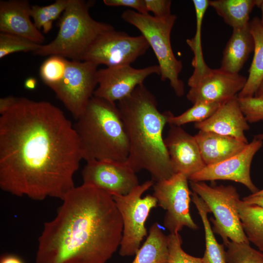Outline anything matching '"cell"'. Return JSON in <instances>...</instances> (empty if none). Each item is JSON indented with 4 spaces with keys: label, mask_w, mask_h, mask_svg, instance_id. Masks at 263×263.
<instances>
[{
    "label": "cell",
    "mask_w": 263,
    "mask_h": 263,
    "mask_svg": "<svg viewBox=\"0 0 263 263\" xmlns=\"http://www.w3.org/2000/svg\"><path fill=\"white\" fill-rule=\"evenodd\" d=\"M82 159L75 127L53 104L18 97L0 116V188L16 196L62 200Z\"/></svg>",
    "instance_id": "1"
},
{
    "label": "cell",
    "mask_w": 263,
    "mask_h": 263,
    "mask_svg": "<svg viewBox=\"0 0 263 263\" xmlns=\"http://www.w3.org/2000/svg\"><path fill=\"white\" fill-rule=\"evenodd\" d=\"M45 222L36 263H105L120 246L123 223L111 195L82 184Z\"/></svg>",
    "instance_id": "2"
},
{
    "label": "cell",
    "mask_w": 263,
    "mask_h": 263,
    "mask_svg": "<svg viewBox=\"0 0 263 263\" xmlns=\"http://www.w3.org/2000/svg\"><path fill=\"white\" fill-rule=\"evenodd\" d=\"M129 141L127 162L135 172L148 171L152 180L170 178L174 172L163 136L172 113H161L154 95L144 84L117 104Z\"/></svg>",
    "instance_id": "3"
},
{
    "label": "cell",
    "mask_w": 263,
    "mask_h": 263,
    "mask_svg": "<svg viewBox=\"0 0 263 263\" xmlns=\"http://www.w3.org/2000/svg\"><path fill=\"white\" fill-rule=\"evenodd\" d=\"M76 120L82 159L127 161L129 141L115 102L93 96Z\"/></svg>",
    "instance_id": "4"
},
{
    "label": "cell",
    "mask_w": 263,
    "mask_h": 263,
    "mask_svg": "<svg viewBox=\"0 0 263 263\" xmlns=\"http://www.w3.org/2000/svg\"><path fill=\"white\" fill-rule=\"evenodd\" d=\"M92 1L69 0L60 19L59 30L52 41L33 53L40 56L58 55L82 61L94 41L102 34L114 29L108 23L95 20L90 16Z\"/></svg>",
    "instance_id": "5"
},
{
    "label": "cell",
    "mask_w": 263,
    "mask_h": 263,
    "mask_svg": "<svg viewBox=\"0 0 263 263\" xmlns=\"http://www.w3.org/2000/svg\"><path fill=\"white\" fill-rule=\"evenodd\" d=\"M126 22L136 27L153 51L160 70L161 80H169L178 96L184 94V84L179 78L183 68L181 60L175 56L171 47L170 35L177 17L175 15L158 18L128 9L121 15Z\"/></svg>",
    "instance_id": "6"
},
{
    "label": "cell",
    "mask_w": 263,
    "mask_h": 263,
    "mask_svg": "<svg viewBox=\"0 0 263 263\" xmlns=\"http://www.w3.org/2000/svg\"><path fill=\"white\" fill-rule=\"evenodd\" d=\"M190 186L213 213L214 219H210L213 231L221 237L225 245L229 241L249 243L239 217L237 204L240 196L234 187L211 186L204 182L193 181H190Z\"/></svg>",
    "instance_id": "7"
},
{
    "label": "cell",
    "mask_w": 263,
    "mask_h": 263,
    "mask_svg": "<svg viewBox=\"0 0 263 263\" xmlns=\"http://www.w3.org/2000/svg\"><path fill=\"white\" fill-rule=\"evenodd\" d=\"M153 185V180H148L134 188L127 194L112 196L123 223L119 251L122 256L135 255L147 235L145 222L151 210L156 207L157 201L153 195L149 194L144 197L142 195Z\"/></svg>",
    "instance_id": "8"
},
{
    "label": "cell",
    "mask_w": 263,
    "mask_h": 263,
    "mask_svg": "<svg viewBox=\"0 0 263 263\" xmlns=\"http://www.w3.org/2000/svg\"><path fill=\"white\" fill-rule=\"evenodd\" d=\"M97 65L68 60L62 80L51 89L76 120L83 113L97 86Z\"/></svg>",
    "instance_id": "9"
},
{
    "label": "cell",
    "mask_w": 263,
    "mask_h": 263,
    "mask_svg": "<svg viewBox=\"0 0 263 263\" xmlns=\"http://www.w3.org/2000/svg\"><path fill=\"white\" fill-rule=\"evenodd\" d=\"M188 178L181 173L154 184L153 195L157 205L166 210L164 225L170 234L179 233L184 227L198 228L190 213V196Z\"/></svg>",
    "instance_id": "10"
},
{
    "label": "cell",
    "mask_w": 263,
    "mask_h": 263,
    "mask_svg": "<svg viewBox=\"0 0 263 263\" xmlns=\"http://www.w3.org/2000/svg\"><path fill=\"white\" fill-rule=\"evenodd\" d=\"M149 47L142 35L131 36L113 29L103 33L94 41L82 61L107 67L129 65L143 55Z\"/></svg>",
    "instance_id": "11"
},
{
    "label": "cell",
    "mask_w": 263,
    "mask_h": 263,
    "mask_svg": "<svg viewBox=\"0 0 263 263\" xmlns=\"http://www.w3.org/2000/svg\"><path fill=\"white\" fill-rule=\"evenodd\" d=\"M86 162L82 171L83 184L102 189L112 196L127 194L139 185L136 172L127 161Z\"/></svg>",
    "instance_id": "12"
},
{
    "label": "cell",
    "mask_w": 263,
    "mask_h": 263,
    "mask_svg": "<svg viewBox=\"0 0 263 263\" xmlns=\"http://www.w3.org/2000/svg\"><path fill=\"white\" fill-rule=\"evenodd\" d=\"M153 74L160 75L158 65L139 69L129 65L98 70V85L94 96L118 102L130 95L137 86Z\"/></svg>",
    "instance_id": "13"
},
{
    "label": "cell",
    "mask_w": 263,
    "mask_h": 263,
    "mask_svg": "<svg viewBox=\"0 0 263 263\" xmlns=\"http://www.w3.org/2000/svg\"><path fill=\"white\" fill-rule=\"evenodd\" d=\"M262 146L263 141L254 138L239 153L218 163L206 166L188 180L193 182L230 180L244 185L255 193L259 189L251 179L250 167L254 155Z\"/></svg>",
    "instance_id": "14"
},
{
    "label": "cell",
    "mask_w": 263,
    "mask_h": 263,
    "mask_svg": "<svg viewBox=\"0 0 263 263\" xmlns=\"http://www.w3.org/2000/svg\"><path fill=\"white\" fill-rule=\"evenodd\" d=\"M247 78L239 74H231L210 69L203 75L188 83L190 89L187 99L193 104L200 102L224 103L237 95L244 87Z\"/></svg>",
    "instance_id": "15"
},
{
    "label": "cell",
    "mask_w": 263,
    "mask_h": 263,
    "mask_svg": "<svg viewBox=\"0 0 263 263\" xmlns=\"http://www.w3.org/2000/svg\"><path fill=\"white\" fill-rule=\"evenodd\" d=\"M164 138L174 173H181L188 179L205 165L194 136L179 126H170Z\"/></svg>",
    "instance_id": "16"
},
{
    "label": "cell",
    "mask_w": 263,
    "mask_h": 263,
    "mask_svg": "<svg viewBox=\"0 0 263 263\" xmlns=\"http://www.w3.org/2000/svg\"><path fill=\"white\" fill-rule=\"evenodd\" d=\"M199 131L213 132L248 143L244 132L249 129L248 122L243 113L236 95L225 101L206 120L196 123Z\"/></svg>",
    "instance_id": "17"
},
{
    "label": "cell",
    "mask_w": 263,
    "mask_h": 263,
    "mask_svg": "<svg viewBox=\"0 0 263 263\" xmlns=\"http://www.w3.org/2000/svg\"><path fill=\"white\" fill-rule=\"evenodd\" d=\"M31 5L26 0L0 1V31L42 44L45 38L31 20Z\"/></svg>",
    "instance_id": "18"
},
{
    "label": "cell",
    "mask_w": 263,
    "mask_h": 263,
    "mask_svg": "<svg viewBox=\"0 0 263 263\" xmlns=\"http://www.w3.org/2000/svg\"><path fill=\"white\" fill-rule=\"evenodd\" d=\"M206 166L221 162L242 151L248 144L234 138L199 131L194 135Z\"/></svg>",
    "instance_id": "19"
},
{
    "label": "cell",
    "mask_w": 263,
    "mask_h": 263,
    "mask_svg": "<svg viewBox=\"0 0 263 263\" xmlns=\"http://www.w3.org/2000/svg\"><path fill=\"white\" fill-rule=\"evenodd\" d=\"M254 48V39L249 24L243 28L233 29L223 51L220 69L229 73L239 74Z\"/></svg>",
    "instance_id": "20"
},
{
    "label": "cell",
    "mask_w": 263,
    "mask_h": 263,
    "mask_svg": "<svg viewBox=\"0 0 263 263\" xmlns=\"http://www.w3.org/2000/svg\"><path fill=\"white\" fill-rule=\"evenodd\" d=\"M249 28L254 42V56L246 84L237 94L238 98L254 96L263 79V27L260 19L254 17L249 21Z\"/></svg>",
    "instance_id": "21"
},
{
    "label": "cell",
    "mask_w": 263,
    "mask_h": 263,
    "mask_svg": "<svg viewBox=\"0 0 263 263\" xmlns=\"http://www.w3.org/2000/svg\"><path fill=\"white\" fill-rule=\"evenodd\" d=\"M258 0H209V6L233 29L245 27L249 24V16Z\"/></svg>",
    "instance_id": "22"
},
{
    "label": "cell",
    "mask_w": 263,
    "mask_h": 263,
    "mask_svg": "<svg viewBox=\"0 0 263 263\" xmlns=\"http://www.w3.org/2000/svg\"><path fill=\"white\" fill-rule=\"evenodd\" d=\"M169 257L167 236L157 223L153 224L149 235L132 263H166Z\"/></svg>",
    "instance_id": "23"
},
{
    "label": "cell",
    "mask_w": 263,
    "mask_h": 263,
    "mask_svg": "<svg viewBox=\"0 0 263 263\" xmlns=\"http://www.w3.org/2000/svg\"><path fill=\"white\" fill-rule=\"evenodd\" d=\"M191 200L197 208L204 228L206 249L202 258L203 263H227L225 245L218 243L208 219L209 209L203 200L194 192L191 194Z\"/></svg>",
    "instance_id": "24"
},
{
    "label": "cell",
    "mask_w": 263,
    "mask_h": 263,
    "mask_svg": "<svg viewBox=\"0 0 263 263\" xmlns=\"http://www.w3.org/2000/svg\"><path fill=\"white\" fill-rule=\"evenodd\" d=\"M209 0H193L196 20V29L194 37L188 39L186 42L194 54L192 65L194 67L192 75L189 77L188 83L194 81L208 72L210 68L205 62L201 43V31L203 20L205 13L209 6Z\"/></svg>",
    "instance_id": "25"
},
{
    "label": "cell",
    "mask_w": 263,
    "mask_h": 263,
    "mask_svg": "<svg viewBox=\"0 0 263 263\" xmlns=\"http://www.w3.org/2000/svg\"><path fill=\"white\" fill-rule=\"evenodd\" d=\"M237 207L243 229L249 242L263 253V207L240 200Z\"/></svg>",
    "instance_id": "26"
},
{
    "label": "cell",
    "mask_w": 263,
    "mask_h": 263,
    "mask_svg": "<svg viewBox=\"0 0 263 263\" xmlns=\"http://www.w3.org/2000/svg\"><path fill=\"white\" fill-rule=\"evenodd\" d=\"M69 0H56L53 3L46 5H31V16L35 26L43 32L48 33L52 29L53 22L63 13Z\"/></svg>",
    "instance_id": "27"
},
{
    "label": "cell",
    "mask_w": 263,
    "mask_h": 263,
    "mask_svg": "<svg viewBox=\"0 0 263 263\" xmlns=\"http://www.w3.org/2000/svg\"><path fill=\"white\" fill-rule=\"evenodd\" d=\"M223 103L200 102L182 114L174 116L172 113L168 119L170 126L181 127L186 124L203 122L210 117Z\"/></svg>",
    "instance_id": "28"
},
{
    "label": "cell",
    "mask_w": 263,
    "mask_h": 263,
    "mask_svg": "<svg viewBox=\"0 0 263 263\" xmlns=\"http://www.w3.org/2000/svg\"><path fill=\"white\" fill-rule=\"evenodd\" d=\"M225 246L227 263H263V253L252 248L249 243L229 241Z\"/></svg>",
    "instance_id": "29"
},
{
    "label": "cell",
    "mask_w": 263,
    "mask_h": 263,
    "mask_svg": "<svg viewBox=\"0 0 263 263\" xmlns=\"http://www.w3.org/2000/svg\"><path fill=\"white\" fill-rule=\"evenodd\" d=\"M68 60L58 55L50 56L42 63L39 74L44 83L50 88L58 84L64 77Z\"/></svg>",
    "instance_id": "30"
},
{
    "label": "cell",
    "mask_w": 263,
    "mask_h": 263,
    "mask_svg": "<svg viewBox=\"0 0 263 263\" xmlns=\"http://www.w3.org/2000/svg\"><path fill=\"white\" fill-rule=\"evenodd\" d=\"M41 45L21 36L0 32V58L17 52L34 53Z\"/></svg>",
    "instance_id": "31"
},
{
    "label": "cell",
    "mask_w": 263,
    "mask_h": 263,
    "mask_svg": "<svg viewBox=\"0 0 263 263\" xmlns=\"http://www.w3.org/2000/svg\"><path fill=\"white\" fill-rule=\"evenodd\" d=\"M169 257L166 263H203L202 258L192 256L182 248V239L179 233L167 236Z\"/></svg>",
    "instance_id": "32"
},
{
    "label": "cell",
    "mask_w": 263,
    "mask_h": 263,
    "mask_svg": "<svg viewBox=\"0 0 263 263\" xmlns=\"http://www.w3.org/2000/svg\"><path fill=\"white\" fill-rule=\"evenodd\" d=\"M238 99L241 109L248 123L263 121V98L252 96Z\"/></svg>",
    "instance_id": "33"
},
{
    "label": "cell",
    "mask_w": 263,
    "mask_h": 263,
    "mask_svg": "<svg viewBox=\"0 0 263 263\" xmlns=\"http://www.w3.org/2000/svg\"><path fill=\"white\" fill-rule=\"evenodd\" d=\"M148 12H151L154 16L163 18L170 16L171 1L170 0H144Z\"/></svg>",
    "instance_id": "34"
},
{
    "label": "cell",
    "mask_w": 263,
    "mask_h": 263,
    "mask_svg": "<svg viewBox=\"0 0 263 263\" xmlns=\"http://www.w3.org/2000/svg\"><path fill=\"white\" fill-rule=\"evenodd\" d=\"M103 2L109 6L127 7L134 9L141 14H149L144 0H104Z\"/></svg>",
    "instance_id": "35"
},
{
    "label": "cell",
    "mask_w": 263,
    "mask_h": 263,
    "mask_svg": "<svg viewBox=\"0 0 263 263\" xmlns=\"http://www.w3.org/2000/svg\"><path fill=\"white\" fill-rule=\"evenodd\" d=\"M18 97L8 96L0 99V115L7 111L16 102Z\"/></svg>",
    "instance_id": "36"
},
{
    "label": "cell",
    "mask_w": 263,
    "mask_h": 263,
    "mask_svg": "<svg viewBox=\"0 0 263 263\" xmlns=\"http://www.w3.org/2000/svg\"><path fill=\"white\" fill-rule=\"evenodd\" d=\"M242 200L249 204L258 205L263 207V196L254 195L252 194L244 197Z\"/></svg>",
    "instance_id": "37"
},
{
    "label": "cell",
    "mask_w": 263,
    "mask_h": 263,
    "mask_svg": "<svg viewBox=\"0 0 263 263\" xmlns=\"http://www.w3.org/2000/svg\"><path fill=\"white\" fill-rule=\"evenodd\" d=\"M0 263H23V262L18 257L6 255L0 258Z\"/></svg>",
    "instance_id": "38"
},
{
    "label": "cell",
    "mask_w": 263,
    "mask_h": 263,
    "mask_svg": "<svg viewBox=\"0 0 263 263\" xmlns=\"http://www.w3.org/2000/svg\"><path fill=\"white\" fill-rule=\"evenodd\" d=\"M24 86L26 89L30 90H34L37 87V80L34 77H28L25 79Z\"/></svg>",
    "instance_id": "39"
},
{
    "label": "cell",
    "mask_w": 263,
    "mask_h": 263,
    "mask_svg": "<svg viewBox=\"0 0 263 263\" xmlns=\"http://www.w3.org/2000/svg\"><path fill=\"white\" fill-rule=\"evenodd\" d=\"M254 96L263 98V79L259 85Z\"/></svg>",
    "instance_id": "40"
},
{
    "label": "cell",
    "mask_w": 263,
    "mask_h": 263,
    "mask_svg": "<svg viewBox=\"0 0 263 263\" xmlns=\"http://www.w3.org/2000/svg\"><path fill=\"white\" fill-rule=\"evenodd\" d=\"M257 6L261 8L262 12V18L260 19L261 25L263 27V0H258Z\"/></svg>",
    "instance_id": "41"
},
{
    "label": "cell",
    "mask_w": 263,
    "mask_h": 263,
    "mask_svg": "<svg viewBox=\"0 0 263 263\" xmlns=\"http://www.w3.org/2000/svg\"><path fill=\"white\" fill-rule=\"evenodd\" d=\"M254 138L263 141V132L262 133L255 135L254 137Z\"/></svg>",
    "instance_id": "42"
},
{
    "label": "cell",
    "mask_w": 263,
    "mask_h": 263,
    "mask_svg": "<svg viewBox=\"0 0 263 263\" xmlns=\"http://www.w3.org/2000/svg\"><path fill=\"white\" fill-rule=\"evenodd\" d=\"M254 195L263 196V189L259 190L255 193H252Z\"/></svg>",
    "instance_id": "43"
}]
</instances>
